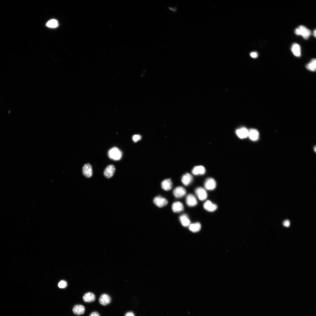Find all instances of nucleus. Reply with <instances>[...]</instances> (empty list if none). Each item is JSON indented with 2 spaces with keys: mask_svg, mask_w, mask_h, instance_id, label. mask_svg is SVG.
<instances>
[{
  "mask_svg": "<svg viewBox=\"0 0 316 316\" xmlns=\"http://www.w3.org/2000/svg\"><path fill=\"white\" fill-rule=\"evenodd\" d=\"M153 202L157 206L160 208L165 206L168 203L167 199L160 196L156 197L153 200Z\"/></svg>",
  "mask_w": 316,
  "mask_h": 316,
  "instance_id": "obj_7",
  "label": "nucleus"
},
{
  "mask_svg": "<svg viewBox=\"0 0 316 316\" xmlns=\"http://www.w3.org/2000/svg\"><path fill=\"white\" fill-rule=\"evenodd\" d=\"M291 51L294 55L297 57L301 56V49L300 45L297 43H294L291 47Z\"/></svg>",
  "mask_w": 316,
  "mask_h": 316,
  "instance_id": "obj_17",
  "label": "nucleus"
},
{
  "mask_svg": "<svg viewBox=\"0 0 316 316\" xmlns=\"http://www.w3.org/2000/svg\"><path fill=\"white\" fill-rule=\"evenodd\" d=\"M111 300V297L109 295L104 294L101 295L99 301L101 304L103 306H106L110 303Z\"/></svg>",
  "mask_w": 316,
  "mask_h": 316,
  "instance_id": "obj_11",
  "label": "nucleus"
},
{
  "mask_svg": "<svg viewBox=\"0 0 316 316\" xmlns=\"http://www.w3.org/2000/svg\"><path fill=\"white\" fill-rule=\"evenodd\" d=\"M249 130L246 127H242L236 131L237 136L240 139H244L248 137Z\"/></svg>",
  "mask_w": 316,
  "mask_h": 316,
  "instance_id": "obj_9",
  "label": "nucleus"
},
{
  "mask_svg": "<svg viewBox=\"0 0 316 316\" xmlns=\"http://www.w3.org/2000/svg\"><path fill=\"white\" fill-rule=\"evenodd\" d=\"M311 31L305 26L301 25L296 28L295 33L297 35H301L305 39H307L311 35Z\"/></svg>",
  "mask_w": 316,
  "mask_h": 316,
  "instance_id": "obj_1",
  "label": "nucleus"
},
{
  "mask_svg": "<svg viewBox=\"0 0 316 316\" xmlns=\"http://www.w3.org/2000/svg\"><path fill=\"white\" fill-rule=\"evenodd\" d=\"M250 55L251 57L254 58H256L258 56V53L256 52H251L250 53Z\"/></svg>",
  "mask_w": 316,
  "mask_h": 316,
  "instance_id": "obj_28",
  "label": "nucleus"
},
{
  "mask_svg": "<svg viewBox=\"0 0 316 316\" xmlns=\"http://www.w3.org/2000/svg\"><path fill=\"white\" fill-rule=\"evenodd\" d=\"M173 193L175 197L177 198H180L185 195L186 194V191L184 188L182 187H178L174 189Z\"/></svg>",
  "mask_w": 316,
  "mask_h": 316,
  "instance_id": "obj_3",
  "label": "nucleus"
},
{
  "mask_svg": "<svg viewBox=\"0 0 316 316\" xmlns=\"http://www.w3.org/2000/svg\"><path fill=\"white\" fill-rule=\"evenodd\" d=\"M313 35L315 37H316V30L315 29L313 31Z\"/></svg>",
  "mask_w": 316,
  "mask_h": 316,
  "instance_id": "obj_31",
  "label": "nucleus"
},
{
  "mask_svg": "<svg viewBox=\"0 0 316 316\" xmlns=\"http://www.w3.org/2000/svg\"><path fill=\"white\" fill-rule=\"evenodd\" d=\"M83 301L86 302L91 303L94 301L96 299V296L93 293L88 292L85 294L83 298Z\"/></svg>",
  "mask_w": 316,
  "mask_h": 316,
  "instance_id": "obj_15",
  "label": "nucleus"
},
{
  "mask_svg": "<svg viewBox=\"0 0 316 316\" xmlns=\"http://www.w3.org/2000/svg\"><path fill=\"white\" fill-rule=\"evenodd\" d=\"M189 228L193 232H197L201 230V225L199 222L193 223L189 225Z\"/></svg>",
  "mask_w": 316,
  "mask_h": 316,
  "instance_id": "obj_22",
  "label": "nucleus"
},
{
  "mask_svg": "<svg viewBox=\"0 0 316 316\" xmlns=\"http://www.w3.org/2000/svg\"><path fill=\"white\" fill-rule=\"evenodd\" d=\"M161 185L162 188L163 190L168 191L172 189V184L170 179H166L163 181L161 183Z\"/></svg>",
  "mask_w": 316,
  "mask_h": 316,
  "instance_id": "obj_18",
  "label": "nucleus"
},
{
  "mask_svg": "<svg viewBox=\"0 0 316 316\" xmlns=\"http://www.w3.org/2000/svg\"><path fill=\"white\" fill-rule=\"evenodd\" d=\"M306 69L311 71L315 72L316 69V59H313L306 66Z\"/></svg>",
  "mask_w": 316,
  "mask_h": 316,
  "instance_id": "obj_23",
  "label": "nucleus"
},
{
  "mask_svg": "<svg viewBox=\"0 0 316 316\" xmlns=\"http://www.w3.org/2000/svg\"><path fill=\"white\" fill-rule=\"evenodd\" d=\"M82 172L83 175L87 178L91 177L93 175L92 166L89 163L85 164L83 168Z\"/></svg>",
  "mask_w": 316,
  "mask_h": 316,
  "instance_id": "obj_4",
  "label": "nucleus"
},
{
  "mask_svg": "<svg viewBox=\"0 0 316 316\" xmlns=\"http://www.w3.org/2000/svg\"><path fill=\"white\" fill-rule=\"evenodd\" d=\"M248 137L251 140L256 141L259 138V132L256 129H251L249 131Z\"/></svg>",
  "mask_w": 316,
  "mask_h": 316,
  "instance_id": "obj_16",
  "label": "nucleus"
},
{
  "mask_svg": "<svg viewBox=\"0 0 316 316\" xmlns=\"http://www.w3.org/2000/svg\"><path fill=\"white\" fill-rule=\"evenodd\" d=\"M179 219L184 226L187 227L189 226L190 222L187 214H183L180 217Z\"/></svg>",
  "mask_w": 316,
  "mask_h": 316,
  "instance_id": "obj_21",
  "label": "nucleus"
},
{
  "mask_svg": "<svg viewBox=\"0 0 316 316\" xmlns=\"http://www.w3.org/2000/svg\"><path fill=\"white\" fill-rule=\"evenodd\" d=\"M89 316H101L99 313L97 312H94L90 314Z\"/></svg>",
  "mask_w": 316,
  "mask_h": 316,
  "instance_id": "obj_29",
  "label": "nucleus"
},
{
  "mask_svg": "<svg viewBox=\"0 0 316 316\" xmlns=\"http://www.w3.org/2000/svg\"><path fill=\"white\" fill-rule=\"evenodd\" d=\"M206 171L205 167L203 166H198L194 167L192 170V173L196 175H203L205 173Z\"/></svg>",
  "mask_w": 316,
  "mask_h": 316,
  "instance_id": "obj_20",
  "label": "nucleus"
},
{
  "mask_svg": "<svg viewBox=\"0 0 316 316\" xmlns=\"http://www.w3.org/2000/svg\"><path fill=\"white\" fill-rule=\"evenodd\" d=\"M58 21L56 19H53L49 21L47 24V26L50 28H55L58 26Z\"/></svg>",
  "mask_w": 316,
  "mask_h": 316,
  "instance_id": "obj_24",
  "label": "nucleus"
},
{
  "mask_svg": "<svg viewBox=\"0 0 316 316\" xmlns=\"http://www.w3.org/2000/svg\"><path fill=\"white\" fill-rule=\"evenodd\" d=\"M115 171V168L114 166L110 165L106 168L104 172V174L106 178H109L114 175Z\"/></svg>",
  "mask_w": 316,
  "mask_h": 316,
  "instance_id": "obj_8",
  "label": "nucleus"
},
{
  "mask_svg": "<svg viewBox=\"0 0 316 316\" xmlns=\"http://www.w3.org/2000/svg\"><path fill=\"white\" fill-rule=\"evenodd\" d=\"M216 185V183L215 180L211 178H207L204 183L205 189L208 190H214L215 188Z\"/></svg>",
  "mask_w": 316,
  "mask_h": 316,
  "instance_id": "obj_5",
  "label": "nucleus"
},
{
  "mask_svg": "<svg viewBox=\"0 0 316 316\" xmlns=\"http://www.w3.org/2000/svg\"><path fill=\"white\" fill-rule=\"evenodd\" d=\"M283 224L284 226L288 227L290 225V222L288 220H285L283 222Z\"/></svg>",
  "mask_w": 316,
  "mask_h": 316,
  "instance_id": "obj_27",
  "label": "nucleus"
},
{
  "mask_svg": "<svg viewBox=\"0 0 316 316\" xmlns=\"http://www.w3.org/2000/svg\"><path fill=\"white\" fill-rule=\"evenodd\" d=\"M67 285V282L64 281H60L58 284V286L60 288H66Z\"/></svg>",
  "mask_w": 316,
  "mask_h": 316,
  "instance_id": "obj_25",
  "label": "nucleus"
},
{
  "mask_svg": "<svg viewBox=\"0 0 316 316\" xmlns=\"http://www.w3.org/2000/svg\"><path fill=\"white\" fill-rule=\"evenodd\" d=\"M85 309V307L83 305H76L74 307L73 311L75 314L81 315L84 313Z\"/></svg>",
  "mask_w": 316,
  "mask_h": 316,
  "instance_id": "obj_19",
  "label": "nucleus"
},
{
  "mask_svg": "<svg viewBox=\"0 0 316 316\" xmlns=\"http://www.w3.org/2000/svg\"><path fill=\"white\" fill-rule=\"evenodd\" d=\"M186 203L188 206L193 207L197 205V201L196 197L193 194H190L187 197Z\"/></svg>",
  "mask_w": 316,
  "mask_h": 316,
  "instance_id": "obj_10",
  "label": "nucleus"
},
{
  "mask_svg": "<svg viewBox=\"0 0 316 316\" xmlns=\"http://www.w3.org/2000/svg\"><path fill=\"white\" fill-rule=\"evenodd\" d=\"M108 154L110 158L115 160H120L122 156L121 152L116 148H114L110 150Z\"/></svg>",
  "mask_w": 316,
  "mask_h": 316,
  "instance_id": "obj_2",
  "label": "nucleus"
},
{
  "mask_svg": "<svg viewBox=\"0 0 316 316\" xmlns=\"http://www.w3.org/2000/svg\"><path fill=\"white\" fill-rule=\"evenodd\" d=\"M204 208L206 210L213 212L217 208V206L213 203L210 201H207L204 204Z\"/></svg>",
  "mask_w": 316,
  "mask_h": 316,
  "instance_id": "obj_13",
  "label": "nucleus"
},
{
  "mask_svg": "<svg viewBox=\"0 0 316 316\" xmlns=\"http://www.w3.org/2000/svg\"><path fill=\"white\" fill-rule=\"evenodd\" d=\"M193 180V177L192 175L189 173H187L183 176L182 181L184 185L188 186L192 183Z\"/></svg>",
  "mask_w": 316,
  "mask_h": 316,
  "instance_id": "obj_12",
  "label": "nucleus"
},
{
  "mask_svg": "<svg viewBox=\"0 0 316 316\" xmlns=\"http://www.w3.org/2000/svg\"><path fill=\"white\" fill-rule=\"evenodd\" d=\"M125 316H135L134 313L132 312H128L126 313Z\"/></svg>",
  "mask_w": 316,
  "mask_h": 316,
  "instance_id": "obj_30",
  "label": "nucleus"
},
{
  "mask_svg": "<svg viewBox=\"0 0 316 316\" xmlns=\"http://www.w3.org/2000/svg\"><path fill=\"white\" fill-rule=\"evenodd\" d=\"M172 209L173 212L178 213L183 211L184 209L183 204L180 202L174 203L172 206Z\"/></svg>",
  "mask_w": 316,
  "mask_h": 316,
  "instance_id": "obj_14",
  "label": "nucleus"
},
{
  "mask_svg": "<svg viewBox=\"0 0 316 316\" xmlns=\"http://www.w3.org/2000/svg\"><path fill=\"white\" fill-rule=\"evenodd\" d=\"M195 192L197 197L201 201H204L207 197L208 195L206 190L202 188H197Z\"/></svg>",
  "mask_w": 316,
  "mask_h": 316,
  "instance_id": "obj_6",
  "label": "nucleus"
},
{
  "mask_svg": "<svg viewBox=\"0 0 316 316\" xmlns=\"http://www.w3.org/2000/svg\"><path fill=\"white\" fill-rule=\"evenodd\" d=\"M141 136L139 135H135L133 136V141L136 142L141 139Z\"/></svg>",
  "mask_w": 316,
  "mask_h": 316,
  "instance_id": "obj_26",
  "label": "nucleus"
}]
</instances>
